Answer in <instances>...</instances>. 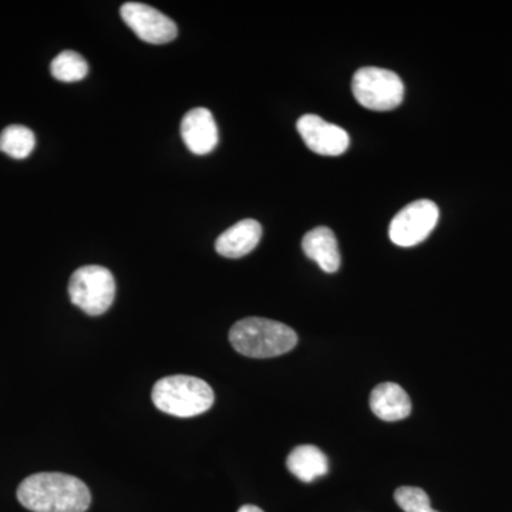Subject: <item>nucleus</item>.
<instances>
[{
    "instance_id": "5",
    "label": "nucleus",
    "mask_w": 512,
    "mask_h": 512,
    "mask_svg": "<svg viewBox=\"0 0 512 512\" xmlns=\"http://www.w3.org/2000/svg\"><path fill=\"white\" fill-rule=\"evenodd\" d=\"M353 96L360 106L373 111H389L402 104L404 84L399 74L382 67H362L352 80Z\"/></svg>"
},
{
    "instance_id": "4",
    "label": "nucleus",
    "mask_w": 512,
    "mask_h": 512,
    "mask_svg": "<svg viewBox=\"0 0 512 512\" xmlns=\"http://www.w3.org/2000/svg\"><path fill=\"white\" fill-rule=\"evenodd\" d=\"M69 296L73 305L87 315H103L116 298V281L104 266H82L70 278Z\"/></svg>"
},
{
    "instance_id": "1",
    "label": "nucleus",
    "mask_w": 512,
    "mask_h": 512,
    "mask_svg": "<svg viewBox=\"0 0 512 512\" xmlns=\"http://www.w3.org/2000/svg\"><path fill=\"white\" fill-rule=\"evenodd\" d=\"M18 500L33 512H86L92 504V494L77 477L37 473L19 485Z\"/></svg>"
},
{
    "instance_id": "12",
    "label": "nucleus",
    "mask_w": 512,
    "mask_h": 512,
    "mask_svg": "<svg viewBox=\"0 0 512 512\" xmlns=\"http://www.w3.org/2000/svg\"><path fill=\"white\" fill-rule=\"evenodd\" d=\"M370 409L380 420L399 421L412 413V400L402 386L386 382L376 386L370 394Z\"/></svg>"
},
{
    "instance_id": "2",
    "label": "nucleus",
    "mask_w": 512,
    "mask_h": 512,
    "mask_svg": "<svg viewBox=\"0 0 512 512\" xmlns=\"http://www.w3.org/2000/svg\"><path fill=\"white\" fill-rule=\"evenodd\" d=\"M229 342L241 355L269 359L291 352L298 345V335L285 323L265 318H247L232 326Z\"/></svg>"
},
{
    "instance_id": "6",
    "label": "nucleus",
    "mask_w": 512,
    "mask_h": 512,
    "mask_svg": "<svg viewBox=\"0 0 512 512\" xmlns=\"http://www.w3.org/2000/svg\"><path fill=\"white\" fill-rule=\"evenodd\" d=\"M439 217V207L433 201H414L397 212L390 222V239L403 248L419 245L436 228Z\"/></svg>"
},
{
    "instance_id": "11",
    "label": "nucleus",
    "mask_w": 512,
    "mask_h": 512,
    "mask_svg": "<svg viewBox=\"0 0 512 512\" xmlns=\"http://www.w3.org/2000/svg\"><path fill=\"white\" fill-rule=\"evenodd\" d=\"M302 249L309 259L315 261L326 274L339 271L340 258L338 239L328 227L313 228L302 239Z\"/></svg>"
},
{
    "instance_id": "14",
    "label": "nucleus",
    "mask_w": 512,
    "mask_h": 512,
    "mask_svg": "<svg viewBox=\"0 0 512 512\" xmlns=\"http://www.w3.org/2000/svg\"><path fill=\"white\" fill-rule=\"evenodd\" d=\"M36 137L30 128L25 126H9L0 134V151L8 156L22 160L29 157L35 150Z\"/></svg>"
},
{
    "instance_id": "8",
    "label": "nucleus",
    "mask_w": 512,
    "mask_h": 512,
    "mask_svg": "<svg viewBox=\"0 0 512 512\" xmlns=\"http://www.w3.org/2000/svg\"><path fill=\"white\" fill-rule=\"evenodd\" d=\"M303 143L320 156H340L350 146V137L342 127L323 120L316 114H305L296 123Z\"/></svg>"
},
{
    "instance_id": "16",
    "label": "nucleus",
    "mask_w": 512,
    "mask_h": 512,
    "mask_svg": "<svg viewBox=\"0 0 512 512\" xmlns=\"http://www.w3.org/2000/svg\"><path fill=\"white\" fill-rule=\"evenodd\" d=\"M394 500L404 512H439L433 510L429 495L419 487L397 488Z\"/></svg>"
},
{
    "instance_id": "3",
    "label": "nucleus",
    "mask_w": 512,
    "mask_h": 512,
    "mask_svg": "<svg viewBox=\"0 0 512 512\" xmlns=\"http://www.w3.org/2000/svg\"><path fill=\"white\" fill-rule=\"evenodd\" d=\"M154 406L175 417H195L208 412L215 394L210 384L194 376H168L154 384Z\"/></svg>"
},
{
    "instance_id": "17",
    "label": "nucleus",
    "mask_w": 512,
    "mask_h": 512,
    "mask_svg": "<svg viewBox=\"0 0 512 512\" xmlns=\"http://www.w3.org/2000/svg\"><path fill=\"white\" fill-rule=\"evenodd\" d=\"M238 512H264L261 508L255 507V505H244V507L239 508Z\"/></svg>"
},
{
    "instance_id": "9",
    "label": "nucleus",
    "mask_w": 512,
    "mask_h": 512,
    "mask_svg": "<svg viewBox=\"0 0 512 512\" xmlns=\"http://www.w3.org/2000/svg\"><path fill=\"white\" fill-rule=\"evenodd\" d=\"M181 137L192 154H210L218 144V127L211 111L204 107L188 111L181 121Z\"/></svg>"
},
{
    "instance_id": "13",
    "label": "nucleus",
    "mask_w": 512,
    "mask_h": 512,
    "mask_svg": "<svg viewBox=\"0 0 512 512\" xmlns=\"http://www.w3.org/2000/svg\"><path fill=\"white\" fill-rule=\"evenodd\" d=\"M286 467L302 483H312L328 474L329 460L318 447L299 446L289 454Z\"/></svg>"
},
{
    "instance_id": "10",
    "label": "nucleus",
    "mask_w": 512,
    "mask_h": 512,
    "mask_svg": "<svg viewBox=\"0 0 512 512\" xmlns=\"http://www.w3.org/2000/svg\"><path fill=\"white\" fill-rule=\"evenodd\" d=\"M261 238L262 227L258 221L242 220L222 232L215 242V249L225 258H242L258 247Z\"/></svg>"
},
{
    "instance_id": "7",
    "label": "nucleus",
    "mask_w": 512,
    "mask_h": 512,
    "mask_svg": "<svg viewBox=\"0 0 512 512\" xmlns=\"http://www.w3.org/2000/svg\"><path fill=\"white\" fill-rule=\"evenodd\" d=\"M121 19L143 42L165 45L173 42L178 28L173 19L153 6L140 2H127L121 6Z\"/></svg>"
},
{
    "instance_id": "15",
    "label": "nucleus",
    "mask_w": 512,
    "mask_h": 512,
    "mask_svg": "<svg viewBox=\"0 0 512 512\" xmlns=\"http://www.w3.org/2000/svg\"><path fill=\"white\" fill-rule=\"evenodd\" d=\"M50 72L59 82H80L89 73V64L79 53L73 52V50H64L53 59L50 64Z\"/></svg>"
}]
</instances>
